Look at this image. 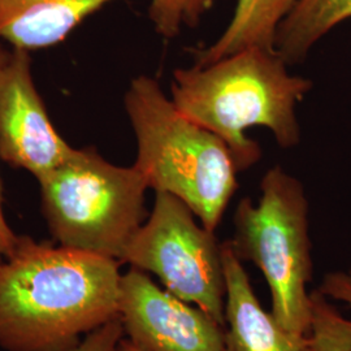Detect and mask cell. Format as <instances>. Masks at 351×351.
I'll return each mask as SVG.
<instances>
[{
	"mask_svg": "<svg viewBox=\"0 0 351 351\" xmlns=\"http://www.w3.org/2000/svg\"><path fill=\"white\" fill-rule=\"evenodd\" d=\"M220 0H151L149 19L155 32L169 40L197 27Z\"/></svg>",
	"mask_w": 351,
	"mask_h": 351,
	"instance_id": "cell-13",
	"label": "cell"
},
{
	"mask_svg": "<svg viewBox=\"0 0 351 351\" xmlns=\"http://www.w3.org/2000/svg\"><path fill=\"white\" fill-rule=\"evenodd\" d=\"M125 337L120 316L88 333L72 351H116L117 345Z\"/></svg>",
	"mask_w": 351,
	"mask_h": 351,
	"instance_id": "cell-14",
	"label": "cell"
},
{
	"mask_svg": "<svg viewBox=\"0 0 351 351\" xmlns=\"http://www.w3.org/2000/svg\"><path fill=\"white\" fill-rule=\"evenodd\" d=\"M229 245L239 261L255 264L268 284L271 314L289 332L308 336L313 280L308 201L301 181L282 167L269 168L256 203L243 198L234 211Z\"/></svg>",
	"mask_w": 351,
	"mask_h": 351,
	"instance_id": "cell-5",
	"label": "cell"
},
{
	"mask_svg": "<svg viewBox=\"0 0 351 351\" xmlns=\"http://www.w3.org/2000/svg\"><path fill=\"white\" fill-rule=\"evenodd\" d=\"M112 1L0 0V42L29 52L50 49Z\"/></svg>",
	"mask_w": 351,
	"mask_h": 351,
	"instance_id": "cell-10",
	"label": "cell"
},
{
	"mask_svg": "<svg viewBox=\"0 0 351 351\" xmlns=\"http://www.w3.org/2000/svg\"><path fill=\"white\" fill-rule=\"evenodd\" d=\"M297 1L237 0L224 32L211 45L193 51L194 62L207 65L250 47L276 50L277 30Z\"/></svg>",
	"mask_w": 351,
	"mask_h": 351,
	"instance_id": "cell-11",
	"label": "cell"
},
{
	"mask_svg": "<svg viewBox=\"0 0 351 351\" xmlns=\"http://www.w3.org/2000/svg\"><path fill=\"white\" fill-rule=\"evenodd\" d=\"M226 272V350L316 351L311 335L302 336L280 326L255 295L250 278L229 242H223Z\"/></svg>",
	"mask_w": 351,
	"mask_h": 351,
	"instance_id": "cell-9",
	"label": "cell"
},
{
	"mask_svg": "<svg viewBox=\"0 0 351 351\" xmlns=\"http://www.w3.org/2000/svg\"><path fill=\"white\" fill-rule=\"evenodd\" d=\"M73 149L58 133L38 93L30 52L8 50L0 65V159L38 180Z\"/></svg>",
	"mask_w": 351,
	"mask_h": 351,
	"instance_id": "cell-8",
	"label": "cell"
},
{
	"mask_svg": "<svg viewBox=\"0 0 351 351\" xmlns=\"http://www.w3.org/2000/svg\"><path fill=\"white\" fill-rule=\"evenodd\" d=\"M120 262L155 275L165 290L226 326L223 243L195 221V215L178 198L155 193L151 213Z\"/></svg>",
	"mask_w": 351,
	"mask_h": 351,
	"instance_id": "cell-6",
	"label": "cell"
},
{
	"mask_svg": "<svg viewBox=\"0 0 351 351\" xmlns=\"http://www.w3.org/2000/svg\"><path fill=\"white\" fill-rule=\"evenodd\" d=\"M40 208L58 245L120 261L149 213V185L134 165L120 167L94 147L69 158L37 180Z\"/></svg>",
	"mask_w": 351,
	"mask_h": 351,
	"instance_id": "cell-4",
	"label": "cell"
},
{
	"mask_svg": "<svg viewBox=\"0 0 351 351\" xmlns=\"http://www.w3.org/2000/svg\"><path fill=\"white\" fill-rule=\"evenodd\" d=\"M351 19V0H298L277 30L275 49L290 64L302 63L315 45Z\"/></svg>",
	"mask_w": 351,
	"mask_h": 351,
	"instance_id": "cell-12",
	"label": "cell"
},
{
	"mask_svg": "<svg viewBox=\"0 0 351 351\" xmlns=\"http://www.w3.org/2000/svg\"><path fill=\"white\" fill-rule=\"evenodd\" d=\"M121 262L19 236L0 262V348L72 351L119 317Z\"/></svg>",
	"mask_w": 351,
	"mask_h": 351,
	"instance_id": "cell-1",
	"label": "cell"
},
{
	"mask_svg": "<svg viewBox=\"0 0 351 351\" xmlns=\"http://www.w3.org/2000/svg\"><path fill=\"white\" fill-rule=\"evenodd\" d=\"M288 65L276 50L250 47L215 63L177 68L171 101L178 112L223 139L243 172L263 154L246 136L249 128L268 129L282 149L301 141L297 106L313 82L290 75Z\"/></svg>",
	"mask_w": 351,
	"mask_h": 351,
	"instance_id": "cell-2",
	"label": "cell"
},
{
	"mask_svg": "<svg viewBox=\"0 0 351 351\" xmlns=\"http://www.w3.org/2000/svg\"><path fill=\"white\" fill-rule=\"evenodd\" d=\"M119 316L126 339L142 351L226 350V326L134 267L121 276Z\"/></svg>",
	"mask_w": 351,
	"mask_h": 351,
	"instance_id": "cell-7",
	"label": "cell"
},
{
	"mask_svg": "<svg viewBox=\"0 0 351 351\" xmlns=\"http://www.w3.org/2000/svg\"><path fill=\"white\" fill-rule=\"evenodd\" d=\"M116 351H142L141 349H138L136 345H133L129 339L124 337V339H121L120 342H119V345H117V349Z\"/></svg>",
	"mask_w": 351,
	"mask_h": 351,
	"instance_id": "cell-18",
	"label": "cell"
},
{
	"mask_svg": "<svg viewBox=\"0 0 351 351\" xmlns=\"http://www.w3.org/2000/svg\"><path fill=\"white\" fill-rule=\"evenodd\" d=\"M124 106L137 142L133 165L149 189L184 202L215 232L239 188V168L224 141L178 112L150 75L130 81Z\"/></svg>",
	"mask_w": 351,
	"mask_h": 351,
	"instance_id": "cell-3",
	"label": "cell"
},
{
	"mask_svg": "<svg viewBox=\"0 0 351 351\" xmlns=\"http://www.w3.org/2000/svg\"><path fill=\"white\" fill-rule=\"evenodd\" d=\"M317 290L326 298L345 302L351 306V271L328 274Z\"/></svg>",
	"mask_w": 351,
	"mask_h": 351,
	"instance_id": "cell-15",
	"label": "cell"
},
{
	"mask_svg": "<svg viewBox=\"0 0 351 351\" xmlns=\"http://www.w3.org/2000/svg\"><path fill=\"white\" fill-rule=\"evenodd\" d=\"M320 351H351V342L348 339H333L326 343Z\"/></svg>",
	"mask_w": 351,
	"mask_h": 351,
	"instance_id": "cell-17",
	"label": "cell"
},
{
	"mask_svg": "<svg viewBox=\"0 0 351 351\" xmlns=\"http://www.w3.org/2000/svg\"><path fill=\"white\" fill-rule=\"evenodd\" d=\"M8 53V50L3 47L0 43V65L4 62L5 56ZM19 234H16L12 230L11 226L8 224L4 210H3V189H1V180H0V262L8 258L12 251L14 250V246L17 243Z\"/></svg>",
	"mask_w": 351,
	"mask_h": 351,
	"instance_id": "cell-16",
	"label": "cell"
}]
</instances>
